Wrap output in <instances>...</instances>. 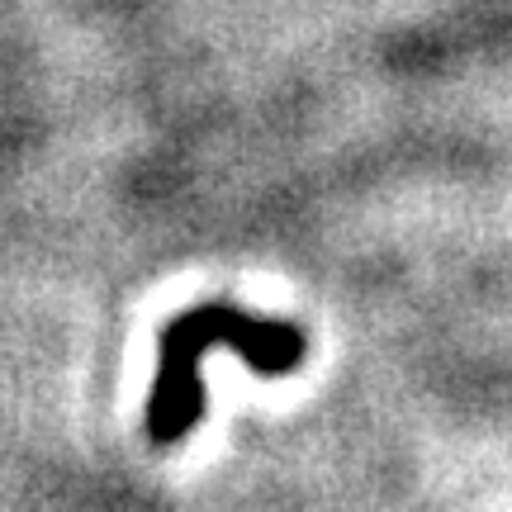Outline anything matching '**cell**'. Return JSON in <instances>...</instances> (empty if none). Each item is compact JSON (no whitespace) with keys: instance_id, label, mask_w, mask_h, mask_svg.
<instances>
[{"instance_id":"cell-1","label":"cell","mask_w":512,"mask_h":512,"mask_svg":"<svg viewBox=\"0 0 512 512\" xmlns=\"http://www.w3.org/2000/svg\"><path fill=\"white\" fill-rule=\"evenodd\" d=\"M214 347H233L256 375H290L299 370L309 342L285 318H261L233 304H200V309L176 313L157 337V380L147 399V437L157 446H176L200 422V361Z\"/></svg>"}]
</instances>
